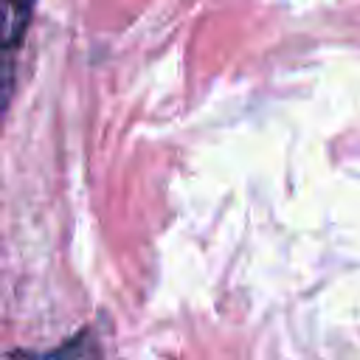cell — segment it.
<instances>
[{
  "instance_id": "obj_2",
  "label": "cell",
  "mask_w": 360,
  "mask_h": 360,
  "mask_svg": "<svg viewBox=\"0 0 360 360\" xmlns=\"http://www.w3.org/2000/svg\"><path fill=\"white\" fill-rule=\"evenodd\" d=\"M34 0H0V48L14 51L31 22Z\"/></svg>"
},
{
  "instance_id": "obj_1",
  "label": "cell",
  "mask_w": 360,
  "mask_h": 360,
  "mask_svg": "<svg viewBox=\"0 0 360 360\" xmlns=\"http://www.w3.org/2000/svg\"><path fill=\"white\" fill-rule=\"evenodd\" d=\"M11 360H101V346L93 329H82L53 352H14Z\"/></svg>"
},
{
  "instance_id": "obj_3",
  "label": "cell",
  "mask_w": 360,
  "mask_h": 360,
  "mask_svg": "<svg viewBox=\"0 0 360 360\" xmlns=\"http://www.w3.org/2000/svg\"><path fill=\"white\" fill-rule=\"evenodd\" d=\"M11 93H14V59L8 48H0V124L6 118Z\"/></svg>"
}]
</instances>
